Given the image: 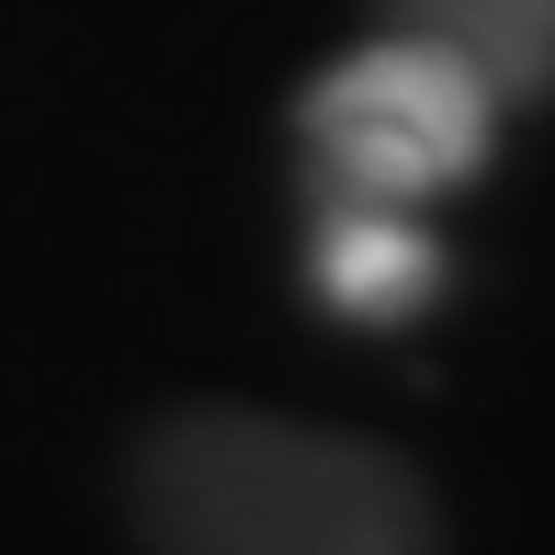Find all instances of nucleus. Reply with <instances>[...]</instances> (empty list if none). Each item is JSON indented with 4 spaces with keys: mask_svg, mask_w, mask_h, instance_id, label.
Segmentation results:
<instances>
[{
    "mask_svg": "<svg viewBox=\"0 0 555 555\" xmlns=\"http://www.w3.org/2000/svg\"><path fill=\"white\" fill-rule=\"evenodd\" d=\"M125 533L170 555H431L453 511L374 431L193 397L125 453Z\"/></svg>",
    "mask_w": 555,
    "mask_h": 555,
    "instance_id": "nucleus-1",
    "label": "nucleus"
},
{
    "mask_svg": "<svg viewBox=\"0 0 555 555\" xmlns=\"http://www.w3.org/2000/svg\"><path fill=\"white\" fill-rule=\"evenodd\" d=\"M499 114L442 46L420 35H363L295 91V147L318 193H374V205H442L499 159Z\"/></svg>",
    "mask_w": 555,
    "mask_h": 555,
    "instance_id": "nucleus-2",
    "label": "nucleus"
},
{
    "mask_svg": "<svg viewBox=\"0 0 555 555\" xmlns=\"http://www.w3.org/2000/svg\"><path fill=\"white\" fill-rule=\"evenodd\" d=\"M307 295L340 330H409L453 295V249L431 238V205H374V193H318L307 216Z\"/></svg>",
    "mask_w": 555,
    "mask_h": 555,
    "instance_id": "nucleus-3",
    "label": "nucleus"
},
{
    "mask_svg": "<svg viewBox=\"0 0 555 555\" xmlns=\"http://www.w3.org/2000/svg\"><path fill=\"white\" fill-rule=\"evenodd\" d=\"M386 23L442 46L499 114H544L555 103V0H386Z\"/></svg>",
    "mask_w": 555,
    "mask_h": 555,
    "instance_id": "nucleus-4",
    "label": "nucleus"
}]
</instances>
